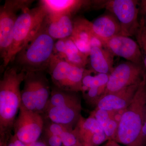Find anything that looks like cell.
<instances>
[{"instance_id": "obj_22", "label": "cell", "mask_w": 146, "mask_h": 146, "mask_svg": "<svg viewBox=\"0 0 146 146\" xmlns=\"http://www.w3.org/2000/svg\"><path fill=\"white\" fill-rule=\"evenodd\" d=\"M140 27L136 33V36L143 57V64L146 70V26L143 22L140 19Z\"/></svg>"}, {"instance_id": "obj_21", "label": "cell", "mask_w": 146, "mask_h": 146, "mask_svg": "<svg viewBox=\"0 0 146 146\" xmlns=\"http://www.w3.org/2000/svg\"><path fill=\"white\" fill-rule=\"evenodd\" d=\"M109 75L98 74L93 76L85 70L82 80V91L87 89H97L104 91L109 78Z\"/></svg>"}, {"instance_id": "obj_2", "label": "cell", "mask_w": 146, "mask_h": 146, "mask_svg": "<svg viewBox=\"0 0 146 146\" xmlns=\"http://www.w3.org/2000/svg\"><path fill=\"white\" fill-rule=\"evenodd\" d=\"M146 113V72L133 99L123 112L114 141L126 146H140Z\"/></svg>"}, {"instance_id": "obj_7", "label": "cell", "mask_w": 146, "mask_h": 146, "mask_svg": "<svg viewBox=\"0 0 146 146\" xmlns=\"http://www.w3.org/2000/svg\"><path fill=\"white\" fill-rule=\"evenodd\" d=\"M47 70L54 87L72 92L82 91L85 69L67 62L54 53Z\"/></svg>"}, {"instance_id": "obj_10", "label": "cell", "mask_w": 146, "mask_h": 146, "mask_svg": "<svg viewBox=\"0 0 146 146\" xmlns=\"http://www.w3.org/2000/svg\"><path fill=\"white\" fill-rule=\"evenodd\" d=\"M146 70L143 64L130 61L122 62L113 68L109 75L104 94L115 93L135 84L143 79Z\"/></svg>"}, {"instance_id": "obj_11", "label": "cell", "mask_w": 146, "mask_h": 146, "mask_svg": "<svg viewBox=\"0 0 146 146\" xmlns=\"http://www.w3.org/2000/svg\"><path fill=\"white\" fill-rule=\"evenodd\" d=\"M44 127L41 114L30 110L21 104L13 126L14 135L27 145L38 141Z\"/></svg>"}, {"instance_id": "obj_17", "label": "cell", "mask_w": 146, "mask_h": 146, "mask_svg": "<svg viewBox=\"0 0 146 146\" xmlns=\"http://www.w3.org/2000/svg\"><path fill=\"white\" fill-rule=\"evenodd\" d=\"M39 3L45 9L48 16L68 15L72 16L91 2L79 0H42Z\"/></svg>"}, {"instance_id": "obj_9", "label": "cell", "mask_w": 146, "mask_h": 146, "mask_svg": "<svg viewBox=\"0 0 146 146\" xmlns=\"http://www.w3.org/2000/svg\"><path fill=\"white\" fill-rule=\"evenodd\" d=\"M34 1L6 0L0 7V53L2 62L5 59L13 40L14 26L18 12L30 8Z\"/></svg>"}, {"instance_id": "obj_25", "label": "cell", "mask_w": 146, "mask_h": 146, "mask_svg": "<svg viewBox=\"0 0 146 146\" xmlns=\"http://www.w3.org/2000/svg\"><path fill=\"white\" fill-rule=\"evenodd\" d=\"M48 143L50 146H62V141L59 136L57 135L47 133Z\"/></svg>"}, {"instance_id": "obj_30", "label": "cell", "mask_w": 146, "mask_h": 146, "mask_svg": "<svg viewBox=\"0 0 146 146\" xmlns=\"http://www.w3.org/2000/svg\"><path fill=\"white\" fill-rule=\"evenodd\" d=\"M104 146H120L118 145V143L116 141L110 140L108 141V142L106 143Z\"/></svg>"}, {"instance_id": "obj_14", "label": "cell", "mask_w": 146, "mask_h": 146, "mask_svg": "<svg viewBox=\"0 0 146 146\" xmlns=\"http://www.w3.org/2000/svg\"><path fill=\"white\" fill-rule=\"evenodd\" d=\"M70 38L80 50L89 57L92 47L104 46L101 42L93 35L89 27V21L84 18L76 19Z\"/></svg>"}, {"instance_id": "obj_12", "label": "cell", "mask_w": 146, "mask_h": 146, "mask_svg": "<svg viewBox=\"0 0 146 146\" xmlns=\"http://www.w3.org/2000/svg\"><path fill=\"white\" fill-rule=\"evenodd\" d=\"M104 47L114 56H117L127 61L143 65L140 47L137 42L130 37L117 35L106 42Z\"/></svg>"}, {"instance_id": "obj_16", "label": "cell", "mask_w": 146, "mask_h": 146, "mask_svg": "<svg viewBox=\"0 0 146 146\" xmlns=\"http://www.w3.org/2000/svg\"><path fill=\"white\" fill-rule=\"evenodd\" d=\"M54 53L80 68L85 69L88 63V56L79 49L70 37L59 39L55 44Z\"/></svg>"}, {"instance_id": "obj_19", "label": "cell", "mask_w": 146, "mask_h": 146, "mask_svg": "<svg viewBox=\"0 0 146 146\" xmlns=\"http://www.w3.org/2000/svg\"><path fill=\"white\" fill-rule=\"evenodd\" d=\"M114 56L104 46L92 47L89 57L92 70L98 74L110 75L114 68Z\"/></svg>"}, {"instance_id": "obj_13", "label": "cell", "mask_w": 146, "mask_h": 146, "mask_svg": "<svg viewBox=\"0 0 146 146\" xmlns=\"http://www.w3.org/2000/svg\"><path fill=\"white\" fill-rule=\"evenodd\" d=\"M140 83L118 92L102 95L97 102V108L113 112L125 109L133 99Z\"/></svg>"}, {"instance_id": "obj_18", "label": "cell", "mask_w": 146, "mask_h": 146, "mask_svg": "<svg viewBox=\"0 0 146 146\" xmlns=\"http://www.w3.org/2000/svg\"><path fill=\"white\" fill-rule=\"evenodd\" d=\"M44 25L48 34L54 39L70 37L74 30L72 16L68 15L49 16L47 15Z\"/></svg>"}, {"instance_id": "obj_31", "label": "cell", "mask_w": 146, "mask_h": 146, "mask_svg": "<svg viewBox=\"0 0 146 146\" xmlns=\"http://www.w3.org/2000/svg\"><path fill=\"white\" fill-rule=\"evenodd\" d=\"M72 146H83L82 145V144H78V145H75Z\"/></svg>"}, {"instance_id": "obj_28", "label": "cell", "mask_w": 146, "mask_h": 146, "mask_svg": "<svg viewBox=\"0 0 146 146\" xmlns=\"http://www.w3.org/2000/svg\"><path fill=\"white\" fill-rule=\"evenodd\" d=\"M140 146H146V113L140 138Z\"/></svg>"}, {"instance_id": "obj_23", "label": "cell", "mask_w": 146, "mask_h": 146, "mask_svg": "<svg viewBox=\"0 0 146 146\" xmlns=\"http://www.w3.org/2000/svg\"><path fill=\"white\" fill-rule=\"evenodd\" d=\"M115 112L97 108L93 116L96 118L104 130L110 120L114 118Z\"/></svg>"}, {"instance_id": "obj_1", "label": "cell", "mask_w": 146, "mask_h": 146, "mask_svg": "<svg viewBox=\"0 0 146 146\" xmlns=\"http://www.w3.org/2000/svg\"><path fill=\"white\" fill-rule=\"evenodd\" d=\"M26 73L14 65L4 70L0 80V135L1 139H8L22 104L21 85Z\"/></svg>"}, {"instance_id": "obj_4", "label": "cell", "mask_w": 146, "mask_h": 146, "mask_svg": "<svg viewBox=\"0 0 146 146\" xmlns=\"http://www.w3.org/2000/svg\"><path fill=\"white\" fill-rule=\"evenodd\" d=\"M47 13L41 5L27 8L19 14L14 26L13 40L1 68L4 71L12 63L16 55L33 39L44 24Z\"/></svg>"}, {"instance_id": "obj_8", "label": "cell", "mask_w": 146, "mask_h": 146, "mask_svg": "<svg viewBox=\"0 0 146 146\" xmlns=\"http://www.w3.org/2000/svg\"><path fill=\"white\" fill-rule=\"evenodd\" d=\"M100 5L117 19L121 27L120 35L135 36L140 27V2L136 0L100 1Z\"/></svg>"}, {"instance_id": "obj_15", "label": "cell", "mask_w": 146, "mask_h": 146, "mask_svg": "<svg viewBox=\"0 0 146 146\" xmlns=\"http://www.w3.org/2000/svg\"><path fill=\"white\" fill-rule=\"evenodd\" d=\"M89 27L92 34L103 44L110 39L120 35L121 27L119 21L112 13H106L89 21Z\"/></svg>"}, {"instance_id": "obj_27", "label": "cell", "mask_w": 146, "mask_h": 146, "mask_svg": "<svg viewBox=\"0 0 146 146\" xmlns=\"http://www.w3.org/2000/svg\"><path fill=\"white\" fill-rule=\"evenodd\" d=\"M140 15L141 19L146 26V0H143L140 2Z\"/></svg>"}, {"instance_id": "obj_20", "label": "cell", "mask_w": 146, "mask_h": 146, "mask_svg": "<svg viewBox=\"0 0 146 146\" xmlns=\"http://www.w3.org/2000/svg\"><path fill=\"white\" fill-rule=\"evenodd\" d=\"M47 133L59 136L63 146H72L81 144L74 130L61 125L52 122L48 127Z\"/></svg>"}, {"instance_id": "obj_3", "label": "cell", "mask_w": 146, "mask_h": 146, "mask_svg": "<svg viewBox=\"0 0 146 146\" xmlns=\"http://www.w3.org/2000/svg\"><path fill=\"white\" fill-rule=\"evenodd\" d=\"M44 22L28 44L16 55L12 63L25 72L45 71L54 54V39L48 34Z\"/></svg>"}, {"instance_id": "obj_29", "label": "cell", "mask_w": 146, "mask_h": 146, "mask_svg": "<svg viewBox=\"0 0 146 146\" xmlns=\"http://www.w3.org/2000/svg\"><path fill=\"white\" fill-rule=\"evenodd\" d=\"M27 146H47L46 144L42 141H37L27 145Z\"/></svg>"}, {"instance_id": "obj_26", "label": "cell", "mask_w": 146, "mask_h": 146, "mask_svg": "<svg viewBox=\"0 0 146 146\" xmlns=\"http://www.w3.org/2000/svg\"><path fill=\"white\" fill-rule=\"evenodd\" d=\"M7 146H27L19 140L15 135L11 134L7 141Z\"/></svg>"}, {"instance_id": "obj_5", "label": "cell", "mask_w": 146, "mask_h": 146, "mask_svg": "<svg viewBox=\"0 0 146 146\" xmlns=\"http://www.w3.org/2000/svg\"><path fill=\"white\" fill-rule=\"evenodd\" d=\"M81 102L75 92L53 87L45 109L52 122L72 129L81 117Z\"/></svg>"}, {"instance_id": "obj_24", "label": "cell", "mask_w": 146, "mask_h": 146, "mask_svg": "<svg viewBox=\"0 0 146 146\" xmlns=\"http://www.w3.org/2000/svg\"><path fill=\"white\" fill-rule=\"evenodd\" d=\"M119 121L114 118L111 119L105 127L104 131L108 141L115 140L117 131Z\"/></svg>"}, {"instance_id": "obj_6", "label": "cell", "mask_w": 146, "mask_h": 146, "mask_svg": "<svg viewBox=\"0 0 146 146\" xmlns=\"http://www.w3.org/2000/svg\"><path fill=\"white\" fill-rule=\"evenodd\" d=\"M45 71L26 73L21 91L22 104L27 108L41 114L44 112L51 90Z\"/></svg>"}]
</instances>
